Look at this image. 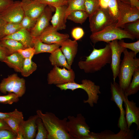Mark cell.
I'll use <instances>...</instances> for the list:
<instances>
[{
    "label": "cell",
    "instance_id": "4316f807",
    "mask_svg": "<svg viewBox=\"0 0 139 139\" xmlns=\"http://www.w3.org/2000/svg\"><path fill=\"white\" fill-rule=\"evenodd\" d=\"M0 46L7 50L11 54L25 48L19 42L14 40L4 38L0 40Z\"/></svg>",
    "mask_w": 139,
    "mask_h": 139
},
{
    "label": "cell",
    "instance_id": "681fc988",
    "mask_svg": "<svg viewBox=\"0 0 139 139\" xmlns=\"http://www.w3.org/2000/svg\"><path fill=\"white\" fill-rule=\"evenodd\" d=\"M11 114V112L8 113L0 112V119L4 120L10 117Z\"/></svg>",
    "mask_w": 139,
    "mask_h": 139
},
{
    "label": "cell",
    "instance_id": "484cf974",
    "mask_svg": "<svg viewBox=\"0 0 139 139\" xmlns=\"http://www.w3.org/2000/svg\"><path fill=\"white\" fill-rule=\"evenodd\" d=\"M24 58L18 52L8 55L3 62L16 72H20Z\"/></svg>",
    "mask_w": 139,
    "mask_h": 139
},
{
    "label": "cell",
    "instance_id": "816d5d0a",
    "mask_svg": "<svg viewBox=\"0 0 139 139\" xmlns=\"http://www.w3.org/2000/svg\"><path fill=\"white\" fill-rule=\"evenodd\" d=\"M31 0H22V1L23 2H28L30 1Z\"/></svg>",
    "mask_w": 139,
    "mask_h": 139
},
{
    "label": "cell",
    "instance_id": "e575fe53",
    "mask_svg": "<svg viewBox=\"0 0 139 139\" xmlns=\"http://www.w3.org/2000/svg\"><path fill=\"white\" fill-rule=\"evenodd\" d=\"M99 0H85V11L88 17L100 7Z\"/></svg>",
    "mask_w": 139,
    "mask_h": 139
},
{
    "label": "cell",
    "instance_id": "1f68e13d",
    "mask_svg": "<svg viewBox=\"0 0 139 139\" xmlns=\"http://www.w3.org/2000/svg\"><path fill=\"white\" fill-rule=\"evenodd\" d=\"M124 30L132 35L135 38H139V20L125 24Z\"/></svg>",
    "mask_w": 139,
    "mask_h": 139
},
{
    "label": "cell",
    "instance_id": "f546056e",
    "mask_svg": "<svg viewBox=\"0 0 139 139\" xmlns=\"http://www.w3.org/2000/svg\"><path fill=\"white\" fill-rule=\"evenodd\" d=\"M88 17V16L85 11L77 10L70 12L67 15V19L75 23L82 24Z\"/></svg>",
    "mask_w": 139,
    "mask_h": 139
},
{
    "label": "cell",
    "instance_id": "b9f144b4",
    "mask_svg": "<svg viewBox=\"0 0 139 139\" xmlns=\"http://www.w3.org/2000/svg\"><path fill=\"white\" fill-rule=\"evenodd\" d=\"M17 135L12 130L0 129V139H16Z\"/></svg>",
    "mask_w": 139,
    "mask_h": 139
},
{
    "label": "cell",
    "instance_id": "d590c367",
    "mask_svg": "<svg viewBox=\"0 0 139 139\" xmlns=\"http://www.w3.org/2000/svg\"><path fill=\"white\" fill-rule=\"evenodd\" d=\"M110 16L117 22L119 16V10L117 0H110L107 8Z\"/></svg>",
    "mask_w": 139,
    "mask_h": 139
},
{
    "label": "cell",
    "instance_id": "4dcf8cb0",
    "mask_svg": "<svg viewBox=\"0 0 139 139\" xmlns=\"http://www.w3.org/2000/svg\"><path fill=\"white\" fill-rule=\"evenodd\" d=\"M85 0H67V8L66 11L67 17L71 12L77 10L85 11Z\"/></svg>",
    "mask_w": 139,
    "mask_h": 139
},
{
    "label": "cell",
    "instance_id": "60d3db41",
    "mask_svg": "<svg viewBox=\"0 0 139 139\" xmlns=\"http://www.w3.org/2000/svg\"><path fill=\"white\" fill-rule=\"evenodd\" d=\"M17 52L24 59H32L35 53L34 47H29L21 49L19 50Z\"/></svg>",
    "mask_w": 139,
    "mask_h": 139
},
{
    "label": "cell",
    "instance_id": "7c38bea8",
    "mask_svg": "<svg viewBox=\"0 0 139 139\" xmlns=\"http://www.w3.org/2000/svg\"><path fill=\"white\" fill-rule=\"evenodd\" d=\"M24 16L21 1H16L0 13V17L7 23L20 24Z\"/></svg>",
    "mask_w": 139,
    "mask_h": 139
},
{
    "label": "cell",
    "instance_id": "ba28073f",
    "mask_svg": "<svg viewBox=\"0 0 139 139\" xmlns=\"http://www.w3.org/2000/svg\"><path fill=\"white\" fill-rule=\"evenodd\" d=\"M90 27L92 33L100 31L106 27L116 24L107 9L99 7L89 16Z\"/></svg>",
    "mask_w": 139,
    "mask_h": 139
},
{
    "label": "cell",
    "instance_id": "277c9868",
    "mask_svg": "<svg viewBox=\"0 0 139 139\" xmlns=\"http://www.w3.org/2000/svg\"><path fill=\"white\" fill-rule=\"evenodd\" d=\"M56 86L61 90H70L73 91L79 89L84 90L87 93L88 98L87 100H83V102L88 103L91 107H93L94 104L97 103L99 97L98 94L101 93L99 85H96L92 81L86 79L82 80L80 84L71 82Z\"/></svg>",
    "mask_w": 139,
    "mask_h": 139
},
{
    "label": "cell",
    "instance_id": "f5cc1de1",
    "mask_svg": "<svg viewBox=\"0 0 139 139\" xmlns=\"http://www.w3.org/2000/svg\"></svg>",
    "mask_w": 139,
    "mask_h": 139
},
{
    "label": "cell",
    "instance_id": "44dd1931",
    "mask_svg": "<svg viewBox=\"0 0 139 139\" xmlns=\"http://www.w3.org/2000/svg\"><path fill=\"white\" fill-rule=\"evenodd\" d=\"M4 38L16 40L21 43L25 48L33 47V38L30 31L24 28H22L14 33Z\"/></svg>",
    "mask_w": 139,
    "mask_h": 139
},
{
    "label": "cell",
    "instance_id": "3957f363",
    "mask_svg": "<svg viewBox=\"0 0 139 139\" xmlns=\"http://www.w3.org/2000/svg\"><path fill=\"white\" fill-rule=\"evenodd\" d=\"M124 57L120 63L118 76L119 85L124 91L128 86L135 71L139 68V59L133 51H129L126 48Z\"/></svg>",
    "mask_w": 139,
    "mask_h": 139
},
{
    "label": "cell",
    "instance_id": "ab89813d",
    "mask_svg": "<svg viewBox=\"0 0 139 139\" xmlns=\"http://www.w3.org/2000/svg\"><path fill=\"white\" fill-rule=\"evenodd\" d=\"M34 1L46 5L53 7L67 5V0H34Z\"/></svg>",
    "mask_w": 139,
    "mask_h": 139
},
{
    "label": "cell",
    "instance_id": "603a6c76",
    "mask_svg": "<svg viewBox=\"0 0 139 139\" xmlns=\"http://www.w3.org/2000/svg\"><path fill=\"white\" fill-rule=\"evenodd\" d=\"M11 115L4 119L12 131L17 135L22 124L24 121L23 115L22 112L15 109L11 112Z\"/></svg>",
    "mask_w": 139,
    "mask_h": 139
},
{
    "label": "cell",
    "instance_id": "f907efd6",
    "mask_svg": "<svg viewBox=\"0 0 139 139\" xmlns=\"http://www.w3.org/2000/svg\"><path fill=\"white\" fill-rule=\"evenodd\" d=\"M130 3L132 5L139 8V0H129Z\"/></svg>",
    "mask_w": 139,
    "mask_h": 139
},
{
    "label": "cell",
    "instance_id": "74e56055",
    "mask_svg": "<svg viewBox=\"0 0 139 139\" xmlns=\"http://www.w3.org/2000/svg\"><path fill=\"white\" fill-rule=\"evenodd\" d=\"M119 44L121 46L126 49H131L136 55L139 52V40L132 43H126L121 39L118 41Z\"/></svg>",
    "mask_w": 139,
    "mask_h": 139
},
{
    "label": "cell",
    "instance_id": "836d02e7",
    "mask_svg": "<svg viewBox=\"0 0 139 139\" xmlns=\"http://www.w3.org/2000/svg\"><path fill=\"white\" fill-rule=\"evenodd\" d=\"M37 133L36 139H47V132L42 120L39 117L36 120Z\"/></svg>",
    "mask_w": 139,
    "mask_h": 139
},
{
    "label": "cell",
    "instance_id": "5b68a950",
    "mask_svg": "<svg viewBox=\"0 0 139 139\" xmlns=\"http://www.w3.org/2000/svg\"><path fill=\"white\" fill-rule=\"evenodd\" d=\"M90 38L94 44L101 41L108 43L115 40H120L124 38L133 40L135 39L127 31L116 27V24L108 26L100 31L92 33Z\"/></svg>",
    "mask_w": 139,
    "mask_h": 139
},
{
    "label": "cell",
    "instance_id": "2e32d148",
    "mask_svg": "<svg viewBox=\"0 0 139 139\" xmlns=\"http://www.w3.org/2000/svg\"><path fill=\"white\" fill-rule=\"evenodd\" d=\"M125 108V118L127 127L130 129L133 123L137 125V130L139 128V107L133 100L129 101L128 97L126 95L124 98Z\"/></svg>",
    "mask_w": 139,
    "mask_h": 139
},
{
    "label": "cell",
    "instance_id": "5bb4252c",
    "mask_svg": "<svg viewBox=\"0 0 139 139\" xmlns=\"http://www.w3.org/2000/svg\"><path fill=\"white\" fill-rule=\"evenodd\" d=\"M68 34L58 32L52 25H49L38 37L42 42L48 44H58L61 45L69 39Z\"/></svg>",
    "mask_w": 139,
    "mask_h": 139
},
{
    "label": "cell",
    "instance_id": "ac0fdd59",
    "mask_svg": "<svg viewBox=\"0 0 139 139\" xmlns=\"http://www.w3.org/2000/svg\"><path fill=\"white\" fill-rule=\"evenodd\" d=\"M22 2L24 15L37 20L47 6L34 0Z\"/></svg>",
    "mask_w": 139,
    "mask_h": 139
},
{
    "label": "cell",
    "instance_id": "9c48e42d",
    "mask_svg": "<svg viewBox=\"0 0 139 139\" xmlns=\"http://www.w3.org/2000/svg\"><path fill=\"white\" fill-rule=\"evenodd\" d=\"M25 91V80L19 77L16 73L4 78L0 83V91L4 94L13 93L19 98L24 94Z\"/></svg>",
    "mask_w": 139,
    "mask_h": 139
},
{
    "label": "cell",
    "instance_id": "6da1fadb",
    "mask_svg": "<svg viewBox=\"0 0 139 139\" xmlns=\"http://www.w3.org/2000/svg\"><path fill=\"white\" fill-rule=\"evenodd\" d=\"M111 50L108 43L104 48L97 49L94 48L90 55L84 60L78 63L80 69L86 73H93L100 71L107 64L111 63Z\"/></svg>",
    "mask_w": 139,
    "mask_h": 139
},
{
    "label": "cell",
    "instance_id": "8992f818",
    "mask_svg": "<svg viewBox=\"0 0 139 139\" xmlns=\"http://www.w3.org/2000/svg\"><path fill=\"white\" fill-rule=\"evenodd\" d=\"M66 126L68 134L73 139H87L90 132V127L86 123L85 119L81 114L75 117L68 116Z\"/></svg>",
    "mask_w": 139,
    "mask_h": 139
},
{
    "label": "cell",
    "instance_id": "4fadbf2b",
    "mask_svg": "<svg viewBox=\"0 0 139 139\" xmlns=\"http://www.w3.org/2000/svg\"><path fill=\"white\" fill-rule=\"evenodd\" d=\"M53 11L50 6H46L42 13L37 20L34 26L30 31L33 38L38 37L49 26Z\"/></svg>",
    "mask_w": 139,
    "mask_h": 139
},
{
    "label": "cell",
    "instance_id": "e0dca14e",
    "mask_svg": "<svg viewBox=\"0 0 139 139\" xmlns=\"http://www.w3.org/2000/svg\"><path fill=\"white\" fill-rule=\"evenodd\" d=\"M39 117L37 115L31 116L22 124L17 134L16 139H33L36 136L37 129L36 120Z\"/></svg>",
    "mask_w": 139,
    "mask_h": 139
},
{
    "label": "cell",
    "instance_id": "52a82bcc",
    "mask_svg": "<svg viewBox=\"0 0 139 139\" xmlns=\"http://www.w3.org/2000/svg\"><path fill=\"white\" fill-rule=\"evenodd\" d=\"M117 1L119 16L116 24V27L123 28L125 24L139 20V8L125 0H117Z\"/></svg>",
    "mask_w": 139,
    "mask_h": 139
},
{
    "label": "cell",
    "instance_id": "f1b7e54d",
    "mask_svg": "<svg viewBox=\"0 0 139 139\" xmlns=\"http://www.w3.org/2000/svg\"><path fill=\"white\" fill-rule=\"evenodd\" d=\"M32 59L30 58L24 59L20 73L24 77L29 76L37 69V64L32 61Z\"/></svg>",
    "mask_w": 139,
    "mask_h": 139
},
{
    "label": "cell",
    "instance_id": "8d00e7d4",
    "mask_svg": "<svg viewBox=\"0 0 139 139\" xmlns=\"http://www.w3.org/2000/svg\"><path fill=\"white\" fill-rule=\"evenodd\" d=\"M19 100V97L13 93H8L6 95H0V103L11 105L14 102H16Z\"/></svg>",
    "mask_w": 139,
    "mask_h": 139
},
{
    "label": "cell",
    "instance_id": "bcb514c9",
    "mask_svg": "<svg viewBox=\"0 0 139 139\" xmlns=\"http://www.w3.org/2000/svg\"><path fill=\"white\" fill-rule=\"evenodd\" d=\"M110 1V0H99V4L100 7L103 9H107Z\"/></svg>",
    "mask_w": 139,
    "mask_h": 139
},
{
    "label": "cell",
    "instance_id": "7a4b0ae2",
    "mask_svg": "<svg viewBox=\"0 0 139 139\" xmlns=\"http://www.w3.org/2000/svg\"><path fill=\"white\" fill-rule=\"evenodd\" d=\"M36 112L47 130V139H73L67 129V118L60 119L52 113L46 112L44 114L39 110Z\"/></svg>",
    "mask_w": 139,
    "mask_h": 139
},
{
    "label": "cell",
    "instance_id": "d6a6232c",
    "mask_svg": "<svg viewBox=\"0 0 139 139\" xmlns=\"http://www.w3.org/2000/svg\"><path fill=\"white\" fill-rule=\"evenodd\" d=\"M22 28L20 24L7 23L0 34V40L6 36L14 33Z\"/></svg>",
    "mask_w": 139,
    "mask_h": 139
},
{
    "label": "cell",
    "instance_id": "9a60e30c",
    "mask_svg": "<svg viewBox=\"0 0 139 139\" xmlns=\"http://www.w3.org/2000/svg\"><path fill=\"white\" fill-rule=\"evenodd\" d=\"M108 43L110 45L111 50V68L114 82L118 76L121 54L126 48L120 45L117 40H113Z\"/></svg>",
    "mask_w": 139,
    "mask_h": 139
},
{
    "label": "cell",
    "instance_id": "d6986e66",
    "mask_svg": "<svg viewBox=\"0 0 139 139\" xmlns=\"http://www.w3.org/2000/svg\"><path fill=\"white\" fill-rule=\"evenodd\" d=\"M67 6H55V12L51 20L52 25L58 31L65 29L67 17L66 11Z\"/></svg>",
    "mask_w": 139,
    "mask_h": 139
},
{
    "label": "cell",
    "instance_id": "30bf717a",
    "mask_svg": "<svg viewBox=\"0 0 139 139\" xmlns=\"http://www.w3.org/2000/svg\"><path fill=\"white\" fill-rule=\"evenodd\" d=\"M110 92L111 97L110 100L114 102L119 108L120 115L118 126L122 130H128V128L125 118V111L123 106L124 98L125 96L124 91L115 81L110 83Z\"/></svg>",
    "mask_w": 139,
    "mask_h": 139
},
{
    "label": "cell",
    "instance_id": "7dc6e473",
    "mask_svg": "<svg viewBox=\"0 0 139 139\" xmlns=\"http://www.w3.org/2000/svg\"><path fill=\"white\" fill-rule=\"evenodd\" d=\"M8 129L12 131L4 120L0 119V129Z\"/></svg>",
    "mask_w": 139,
    "mask_h": 139
},
{
    "label": "cell",
    "instance_id": "8fae6325",
    "mask_svg": "<svg viewBox=\"0 0 139 139\" xmlns=\"http://www.w3.org/2000/svg\"><path fill=\"white\" fill-rule=\"evenodd\" d=\"M75 72L72 69L54 66L48 74L47 80L48 84L57 85L75 82Z\"/></svg>",
    "mask_w": 139,
    "mask_h": 139
},
{
    "label": "cell",
    "instance_id": "d4e9b609",
    "mask_svg": "<svg viewBox=\"0 0 139 139\" xmlns=\"http://www.w3.org/2000/svg\"><path fill=\"white\" fill-rule=\"evenodd\" d=\"M33 42L35 55L45 53L51 54L60 46V45L58 44H48L45 43L37 37L33 38Z\"/></svg>",
    "mask_w": 139,
    "mask_h": 139
},
{
    "label": "cell",
    "instance_id": "f6af8a7d",
    "mask_svg": "<svg viewBox=\"0 0 139 139\" xmlns=\"http://www.w3.org/2000/svg\"><path fill=\"white\" fill-rule=\"evenodd\" d=\"M10 54L5 49L0 46V62H3L6 57Z\"/></svg>",
    "mask_w": 139,
    "mask_h": 139
},
{
    "label": "cell",
    "instance_id": "f35d334b",
    "mask_svg": "<svg viewBox=\"0 0 139 139\" xmlns=\"http://www.w3.org/2000/svg\"><path fill=\"white\" fill-rule=\"evenodd\" d=\"M37 20L28 16L24 15L20 23L22 28L30 31L34 25Z\"/></svg>",
    "mask_w": 139,
    "mask_h": 139
},
{
    "label": "cell",
    "instance_id": "c3c4849f",
    "mask_svg": "<svg viewBox=\"0 0 139 139\" xmlns=\"http://www.w3.org/2000/svg\"><path fill=\"white\" fill-rule=\"evenodd\" d=\"M7 23L0 17V34L3 31Z\"/></svg>",
    "mask_w": 139,
    "mask_h": 139
},
{
    "label": "cell",
    "instance_id": "ffe728a7",
    "mask_svg": "<svg viewBox=\"0 0 139 139\" xmlns=\"http://www.w3.org/2000/svg\"><path fill=\"white\" fill-rule=\"evenodd\" d=\"M60 46V48L65 56L68 64L71 66L78 51L77 41L68 39L63 42Z\"/></svg>",
    "mask_w": 139,
    "mask_h": 139
},
{
    "label": "cell",
    "instance_id": "83f0119b",
    "mask_svg": "<svg viewBox=\"0 0 139 139\" xmlns=\"http://www.w3.org/2000/svg\"><path fill=\"white\" fill-rule=\"evenodd\" d=\"M139 90V68L137 69L134 73L130 83L124 91V93L128 97L136 93Z\"/></svg>",
    "mask_w": 139,
    "mask_h": 139
},
{
    "label": "cell",
    "instance_id": "cb8c5ba5",
    "mask_svg": "<svg viewBox=\"0 0 139 139\" xmlns=\"http://www.w3.org/2000/svg\"><path fill=\"white\" fill-rule=\"evenodd\" d=\"M49 60L51 65L54 66L63 67L68 70L71 68V66L68 64L65 56L59 48L51 53Z\"/></svg>",
    "mask_w": 139,
    "mask_h": 139
},
{
    "label": "cell",
    "instance_id": "7402d4cb",
    "mask_svg": "<svg viewBox=\"0 0 139 139\" xmlns=\"http://www.w3.org/2000/svg\"><path fill=\"white\" fill-rule=\"evenodd\" d=\"M134 131L133 130H120L115 134L109 130H106L99 133V139H133L134 137Z\"/></svg>",
    "mask_w": 139,
    "mask_h": 139
},
{
    "label": "cell",
    "instance_id": "ee69618b",
    "mask_svg": "<svg viewBox=\"0 0 139 139\" xmlns=\"http://www.w3.org/2000/svg\"><path fill=\"white\" fill-rule=\"evenodd\" d=\"M14 2L13 0H0V13L8 7Z\"/></svg>",
    "mask_w": 139,
    "mask_h": 139
},
{
    "label": "cell",
    "instance_id": "7bdbcfd3",
    "mask_svg": "<svg viewBox=\"0 0 139 139\" xmlns=\"http://www.w3.org/2000/svg\"><path fill=\"white\" fill-rule=\"evenodd\" d=\"M71 35L74 40L77 41L82 38L84 34L83 29L80 27L73 28L71 31Z\"/></svg>",
    "mask_w": 139,
    "mask_h": 139
}]
</instances>
